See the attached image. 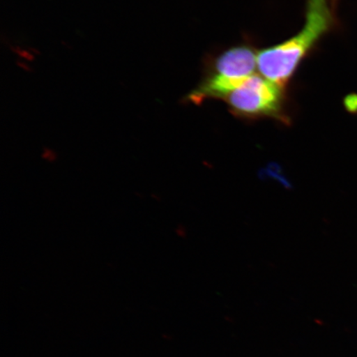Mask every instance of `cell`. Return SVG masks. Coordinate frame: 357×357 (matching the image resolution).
Instances as JSON below:
<instances>
[{
	"instance_id": "3957f363",
	"label": "cell",
	"mask_w": 357,
	"mask_h": 357,
	"mask_svg": "<svg viewBox=\"0 0 357 357\" xmlns=\"http://www.w3.org/2000/svg\"><path fill=\"white\" fill-rule=\"evenodd\" d=\"M258 53L245 44L227 49L214 58L208 75L234 80L252 77L258 69Z\"/></svg>"
},
{
	"instance_id": "6da1fadb",
	"label": "cell",
	"mask_w": 357,
	"mask_h": 357,
	"mask_svg": "<svg viewBox=\"0 0 357 357\" xmlns=\"http://www.w3.org/2000/svg\"><path fill=\"white\" fill-rule=\"evenodd\" d=\"M336 7L331 0H307L305 22L292 38L258 53L263 77L284 88L298 66L326 34L336 26Z\"/></svg>"
},
{
	"instance_id": "277c9868",
	"label": "cell",
	"mask_w": 357,
	"mask_h": 357,
	"mask_svg": "<svg viewBox=\"0 0 357 357\" xmlns=\"http://www.w3.org/2000/svg\"><path fill=\"white\" fill-rule=\"evenodd\" d=\"M332 3H333V6L337 8V4L338 0H331Z\"/></svg>"
},
{
	"instance_id": "7a4b0ae2",
	"label": "cell",
	"mask_w": 357,
	"mask_h": 357,
	"mask_svg": "<svg viewBox=\"0 0 357 357\" xmlns=\"http://www.w3.org/2000/svg\"><path fill=\"white\" fill-rule=\"evenodd\" d=\"M231 114L244 119H273L289 124L284 88L262 75L245 79L222 98Z\"/></svg>"
}]
</instances>
